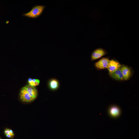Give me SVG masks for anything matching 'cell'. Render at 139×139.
<instances>
[{
	"mask_svg": "<svg viewBox=\"0 0 139 139\" xmlns=\"http://www.w3.org/2000/svg\"><path fill=\"white\" fill-rule=\"evenodd\" d=\"M45 7L43 5H36L28 13L24 14V16L31 18H36L39 16L42 13Z\"/></svg>",
	"mask_w": 139,
	"mask_h": 139,
	"instance_id": "6da1fadb",
	"label": "cell"
},
{
	"mask_svg": "<svg viewBox=\"0 0 139 139\" xmlns=\"http://www.w3.org/2000/svg\"><path fill=\"white\" fill-rule=\"evenodd\" d=\"M107 53L104 49L99 48L96 49L91 54V58L92 61L98 59L105 55Z\"/></svg>",
	"mask_w": 139,
	"mask_h": 139,
	"instance_id": "7a4b0ae2",
	"label": "cell"
},
{
	"mask_svg": "<svg viewBox=\"0 0 139 139\" xmlns=\"http://www.w3.org/2000/svg\"><path fill=\"white\" fill-rule=\"evenodd\" d=\"M120 68L124 80H129L132 76L133 74L132 68L124 64L121 65Z\"/></svg>",
	"mask_w": 139,
	"mask_h": 139,
	"instance_id": "3957f363",
	"label": "cell"
},
{
	"mask_svg": "<svg viewBox=\"0 0 139 139\" xmlns=\"http://www.w3.org/2000/svg\"><path fill=\"white\" fill-rule=\"evenodd\" d=\"M121 65L117 61L114 59L110 60L107 68L109 74H111L120 68Z\"/></svg>",
	"mask_w": 139,
	"mask_h": 139,
	"instance_id": "277c9868",
	"label": "cell"
},
{
	"mask_svg": "<svg viewBox=\"0 0 139 139\" xmlns=\"http://www.w3.org/2000/svg\"><path fill=\"white\" fill-rule=\"evenodd\" d=\"M110 60L108 57L102 58L94 64V66L100 70L107 68Z\"/></svg>",
	"mask_w": 139,
	"mask_h": 139,
	"instance_id": "5b68a950",
	"label": "cell"
},
{
	"mask_svg": "<svg viewBox=\"0 0 139 139\" xmlns=\"http://www.w3.org/2000/svg\"><path fill=\"white\" fill-rule=\"evenodd\" d=\"M20 98L23 102H30L34 100L24 87L21 89L20 94Z\"/></svg>",
	"mask_w": 139,
	"mask_h": 139,
	"instance_id": "8992f818",
	"label": "cell"
},
{
	"mask_svg": "<svg viewBox=\"0 0 139 139\" xmlns=\"http://www.w3.org/2000/svg\"><path fill=\"white\" fill-rule=\"evenodd\" d=\"M24 87L30 96L35 100L38 95V91L35 87L29 84Z\"/></svg>",
	"mask_w": 139,
	"mask_h": 139,
	"instance_id": "52a82bcc",
	"label": "cell"
},
{
	"mask_svg": "<svg viewBox=\"0 0 139 139\" xmlns=\"http://www.w3.org/2000/svg\"><path fill=\"white\" fill-rule=\"evenodd\" d=\"M109 115L112 117L116 118L120 115V111L119 108L116 106H112L110 107L109 110Z\"/></svg>",
	"mask_w": 139,
	"mask_h": 139,
	"instance_id": "ba28073f",
	"label": "cell"
},
{
	"mask_svg": "<svg viewBox=\"0 0 139 139\" xmlns=\"http://www.w3.org/2000/svg\"><path fill=\"white\" fill-rule=\"evenodd\" d=\"M120 68L121 67L111 74H109V75L113 79L117 80H124Z\"/></svg>",
	"mask_w": 139,
	"mask_h": 139,
	"instance_id": "9c48e42d",
	"label": "cell"
},
{
	"mask_svg": "<svg viewBox=\"0 0 139 139\" xmlns=\"http://www.w3.org/2000/svg\"><path fill=\"white\" fill-rule=\"evenodd\" d=\"M48 85L51 90L55 91L58 88L59 86V83L57 80L53 78L50 80Z\"/></svg>",
	"mask_w": 139,
	"mask_h": 139,
	"instance_id": "30bf717a",
	"label": "cell"
},
{
	"mask_svg": "<svg viewBox=\"0 0 139 139\" xmlns=\"http://www.w3.org/2000/svg\"><path fill=\"white\" fill-rule=\"evenodd\" d=\"M28 82L29 84V85L35 86L39 85L40 81L38 79H32L29 78L28 79Z\"/></svg>",
	"mask_w": 139,
	"mask_h": 139,
	"instance_id": "8fae6325",
	"label": "cell"
},
{
	"mask_svg": "<svg viewBox=\"0 0 139 139\" xmlns=\"http://www.w3.org/2000/svg\"><path fill=\"white\" fill-rule=\"evenodd\" d=\"M5 135L9 134L14 136V134L13 131L11 129H6L4 131Z\"/></svg>",
	"mask_w": 139,
	"mask_h": 139,
	"instance_id": "7c38bea8",
	"label": "cell"
},
{
	"mask_svg": "<svg viewBox=\"0 0 139 139\" xmlns=\"http://www.w3.org/2000/svg\"><path fill=\"white\" fill-rule=\"evenodd\" d=\"M5 135L6 136V137L9 138H13L14 136H13L9 134H6Z\"/></svg>",
	"mask_w": 139,
	"mask_h": 139,
	"instance_id": "4fadbf2b",
	"label": "cell"
},
{
	"mask_svg": "<svg viewBox=\"0 0 139 139\" xmlns=\"http://www.w3.org/2000/svg\"><path fill=\"white\" fill-rule=\"evenodd\" d=\"M0 139H1V138H0Z\"/></svg>",
	"mask_w": 139,
	"mask_h": 139,
	"instance_id": "5bb4252c",
	"label": "cell"
}]
</instances>
